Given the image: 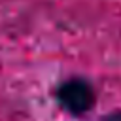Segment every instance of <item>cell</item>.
Listing matches in <instances>:
<instances>
[{
	"instance_id": "6da1fadb",
	"label": "cell",
	"mask_w": 121,
	"mask_h": 121,
	"mask_svg": "<svg viewBox=\"0 0 121 121\" xmlns=\"http://www.w3.org/2000/svg\"><path fill=\"white\" fill-rule=\"evenodd\" d=\"M55 102L74 117L87 115L96 104L95 85L81 76H70L62 79L53 91Z\"/></svg>"
},
{
	"instance_id": "7a4b0ae2",
	"label": "cell",
	"mask_w": 121,
	"mask_h": 121,
	"mask_svg": "<svg viewBox=\"0 0 121 121\" xmlns=\"http://www.w3.org/2000/svg\"><path fill=\"white\" fill-rule=\"evenodd\" d=\"M100 121H121V110H115V112H110L106 113Z\"/></svg>"
}]
</instances>
